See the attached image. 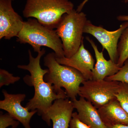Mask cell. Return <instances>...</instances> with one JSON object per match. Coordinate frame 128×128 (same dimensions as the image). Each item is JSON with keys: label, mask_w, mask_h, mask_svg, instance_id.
Instances as JSON below:
<instances>
[{"label": "cell", "mask_w": 128, "mask_h": 128, "mask_svg": "<svg viewBox=\"0 0 128 128\" xmlns=\"http://www.w3.org/2000/svg\"><path fill=\"white\" fill-rule=\"evenodd\" d=\"M45 52L46 50L42 49L34 58L31 50H29V64L18 66V68L30 72V75L25 76L23 78L24 81L28 86H33L34 88V96L29 100L25 107L29 111L37 110L38 114L42 118L46 115L53 102L59 98H68L65 91L57 92L53 85L44 80V76L48 73V70L41 68L40 61Z\"/></svg>", "instance_id": "6da1fadb"}, {"label": "cell", "mask_w": 128, "mask_h": 128, "mask_svg": "<svg viewBox=\"0 0 128 128\" xmlns=\"http://www.w3.org/2000/svg\"><path fill=\"white\" fill-rule=\"evenodd\" d=\"M44 65L48 70L44 76L45 81L53 85L57 92H64L61 89L64 88L71 100L76 99L81 84L86 80L82 74L74 68L59 64L54 52L44 57Z\"/></svg>", "instance_id": "7a4b0ae2"}, {"label": "cell", "mask_w": 128, "mask_h": 128, "mask_svg": "<svg viewBox=\"0 0 128 128\" xmlns=\"http://www.w3.org/2000/svg\"><path fill=\"white\" fill-rule=\"evenodd\" d=\"M17 37V41L30 44L34 52H39L41 46H45L54 50L56 58L65 57L62 41L56 30L44 26L37 19L29 18L24 22Z\"/></svg>", "instance_id": "3957f363"}, {"label": "cell", "mask_w": 128, "mask_h": 128, "mask_svg": "<svg viewBox=\"0 0 128 128\" xmlns=\"http://www.w3.org/2000/svg\"><path fill=\"white\" fill-rule=\"evenodd\" d=\"M74 4L69 0H26L22 13L32 17L50 29L56 28L64 14L71 12Z\"/></svg>", "instance_id": "277c9868"}, {"label": "cell", "mask_w": 128, "mask_h": 128, "mask_svg": "<svg viewBox=\"0 0 128 128\" xmlns=\"http://www.w3.org/2000/svg\"><path fill=\"white\" fill-rule=\"evenodd\" d=\"M87 20L84 13L78 12L74 9L62 16L56 31L62 41L66 58L72 57L80 48Z\"/></svg>", "instance_id": "5b68a950"}, {"label": "cell", "mask_w": 128, "mask_h": 128, "mask_svg": "<svg viewBox=\"0 0 128 128\" xmlns=\"http://www.w3.org/2000/svg\"><path fill=\"white\" fill-rule=\"evenodd\" d=\"M80 86L78 95L86 99L98 109L116 98L119 82L114 81L89 80Z\"/></svg>", "instance_id": "8992f818"}, {"label": "cell", "mask_w": 128, "mask_h": 128, "mask_svg": "<svg viewBox=\"0 0 128 128\" xmlns=\"http://www.w3.org/2000/svg\"><path fill=\"white\" fill-rule=\"evenodd\" d=\"M128 26V22L122 24L118 29L109 31L101 26L94 25L87 20L84 30V33L91 34L102 44L103 49L106 50L110 60L117 64L118 60V40L120 38L124 30Z\"/></svg>", "instance_id": "52a82bcc"}, {"label": "cell", "mask_w": 128, "mask_h": 128, "mask_svg": "<svg viewBox=\"0 0 128 128\" xmlns=\"http://www.w3.org/2000/svg\"><path fill=\"white\" fill-rule=\"evenodd\" d=\"M22 18L15 11L11 0H0V39L17 37L23 28Z\"/></svg>", "instance_id": "ba28073f"}, {"label": "cell", "mask_w": 128, "mask_h": 128, "mask_svg": "<svg viewBox=\"0 0 128 128\" xmlns=\"http://www.w3.org/2000/svg\"><path fill=\"white\" fill-rule=\"evenodd\" d=\"M2 92L4 99L0 101V108L6 111L12 116L20 122L25 128H31L30 123L32 117L38 112L37 110L29 112L24 107L21 102L25 100L24 94H9L6 90Z\"/></svg>", "instance_id": "9c48e42d"}, {"label": "cell", "mask_w": 128, "mask_h": 128, "mask_svg": "<svg viewBox=\"0 0 128 128\" xmlns=\"http://www.w3.org/2000/svg\"><path fill=\"white\" fill-rule=\"evenodd\" d=\"M74 109L73 102L68 98L57 99L42 119L49 126L52 120L53 128H69Z\"/></svg>", "instance_id": "30bf717a"}, {"label": "cell", "mask_w": 128, "mask_h": 128, "mask_svg": "<svg viewBox=\"0 0 128 128\" xmlns=\"http://www.w3.org/2000/svg\"><path fill=\"white\" fill-rule=\"evenodd\" d=\"M60 64L70 66L80 72L85 80H92V72L94 68L95 60L91 53L85 48L83 40L78 50L72 57H56Z\"/></svg>", "instance_id": "8fae6325"}, {"label": "cell", "mask_w": 128, "mask_h": 128, "mask_svg": "<svg viewBox=\"0 0 128 128\" xmlns=\"http://www.w3.org/2000/svg\"><path fill=\"white\" fill-rule=\"evenodd\" d=\"M98 109L106 127L117 124L128 125V114L116 98Z\"/></svg>", "instance_id": "7c38bea8"}, {"label": "cell", "mask_w": 128, "mask_h": 128, "mask_svg": "<svg viewBox=\"0 0 128 128\" xmlns=\"http://www.w3.org/2000/svg\"><path fill=\"white\" fill-rule=\"evenodd\" d=\"M74 108L77 111L79 119L91 128H105L98 109L86 99L80 97L72 101Z\"/></svg>", "instance_id": "4fadbf2b"}, {"label": "cell", "mask_w": 128, "mask_h": 128, "mask_svg": "<svg viewBox=\"0 0 128 128\" xmlns=\"http://www.w3.org/2000/svg\"><path fill=\"white\" fill-rule=\"evenodd\" d=\"M86 40L91 44L95 53L96 63L92 72V80H104L106 77L117 73L121 67L112 60H107L104 56L103 51L100 52L92 40L86 37Z\"/></svg>", "instance_id": "5bb4252c"}, {"label": "cell", "mask_w": 128, "mask_h": 128, "mask_svg": "<svg viewBox=\"0 0 128 128\" xmlns=\"http://www.w3.org/2000/svg\"><path fill=\"white\" fill-rule=\"evenodd\" d=\"M118 60L117 64L120 67L128 58V26L121 34L118 46Z\"/></svg>", "instance_id": "9a60e30c"}, {"label": "cell", "mask_w": 128, "mask_h": 128, "mask_svg": "<svg viewBox=\"0 0 128 128\" xmlns=\"http://www.w3.org/2000/svg\"><path fill=\"white\" fill-rule=\"evenodd\" d=\"M116 97L128 114V84L119 82V88Z\"/></svg>", "instance_id": "2e32d148"}, {"label": "cell", "mask_w": 128, "mask_h": 128, "mask_svg": "<svg viewBox=\"0 0 128 128\" xmlns=\"http://www.w3.org/2000/svg\"><path fill=\"white\" fill-rule=\"evenodd\" d=\"M105 80L128 84V58L124 62L119 71L114 75L106 77Z\"/></svg>", "instance_id": "e0dca14e"}, {"label": "cell", "mask_w": 128, "mask_h": 128, "mask_svg": "<svg viewBox=\"0 0 128 128\" xmlns=\"http://www.w3.org/2000/svg\"><path fill=\"white\" fill-rule=\"evenodd\" d=\"M20 79V78L19 76H14L13 74L9 73L6 70H0V88L3 86L14 84Z\"/></svg>", "instance_id": "ac0fdd59"}, {"label": "cell", "mask_w": 128, "mask_h": 128, "mask_svg": "<svg viewBox=\"0 0 128 128\" xmlns=\"http://www.w3.org/2000/svg\"><path fill=\"white\" fill-rule=\"evenodd\" d=\"M19 122L8 113L3 114L2 112H0V128H6L10 126H12V128H16Z\"/></svg>", "instance_id": "d6986e66"}, {"label": "cell", "mask_w": 128, "mask_h": 128, "mask_svg": "<svg viewBox=\"0 0 128 128\" xmlns=\"http://www.w3.org/2000/svg\"><path fill=\"white\" fill-rule=\"evenodd\" d=\"M70 128H91L79 119L77 112H73L70 124Z\"/></svg>", "instance_id": "ffe728a7"}, {"label": "cell", "mask_w": 128, "mask_h": 128, "mask_svg": "<svg viewBox=\"0 0 128 128\" xmlns=\"http://www.w3.org/2000/svg\"><path fill=\"white\" fill-rule=\"evenodd\" d=\"M89 0H84L80 4V5L78 6L77 9L76 10V11L78 12H81L82 10V8H83L84 6L86 4Z\"/></svg>", "instance_id": "44dd1931"}, {"label": "cell", "mask_w": 128, "mask_h": 128, "mask_svg": "<svg viewBox=\"0 0 128 128\" xmlns=\"http://www.w3.org/2000/svg\"><path fill=\"white\" fill-rule=\"evenodd\" d=\"M117 18L118 21H122V22H128V16L121 15V16H118Z\"/></svg>", "instance_id": "7402d4cb"}, {"label": "cell", "mask_w": 128, "mask_h": 128, "mask_svg": "<svg viewBox=\"0 0 128 128\" xmlns=\"http://www.w3.org/2000/svg\"><path fill=\"white\" fill-rule=\"evenodd\" d=\"M105 128H128V125L124 124H117L112 126L106 127Z\"/></svg>", "instance_id": "603a6c76"}, {"label": "cell", "mask_w": 128, "mask_h": 128, "mask_svg": "<svg viewBox=\"0 0 128 128\" xmlns=\"http://www.w3.org/2000/svg\"><path fill=\"white\" fill-rule=\"evenodd\" d=\"M124 1L125 3H127L128 2V0H124Z\"/></svg>", "instance_id": "cb8c5ba5"}, {"label": "cell", "mask_w": 128, "mask_h": 128, "mask_svg": "<svg viewBox=\"0 0 128 128\" xmlns=\"http://www.w3.org/2000/svg\"><path fill=\"white\" fill-rule=\"evenodd\" d=\"M12 0V1L14 0Z\"/></svg>", "instance_id": "d4e9b609"}]
</instances>
